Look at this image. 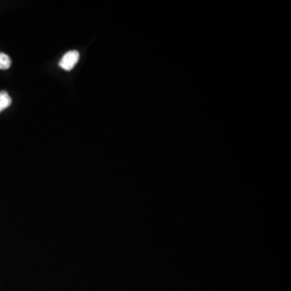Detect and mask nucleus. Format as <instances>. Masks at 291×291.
Instances as JSON below:
<instances>
[{
  "instance_id": "obj_1",
  "label": "nucleus",
  "mask_w": 291,
  "mask_h": 291,
  "mask_svg": "<svg viewBox=\"0 0 291 291\" xmlns=\"http://www.w3.org/2000/svg\"><path fill=\"white\" fill-rule=\"evenodd\" d=\"M79 60H80V53L77 50H70L64 54L62 59L60 60L58 65L63 70L70 71L74 69L76 64L78 63Z\"/></svg>"
},
{
  "instance_id": "obj_3",
  "label": "nucleus",
  "mask_w": 291,
  "mask_h": 291,
  "mask_svg": "<svg viewBox=\"0 0 291 291\" xmlns=\"http://www.w3.org/2000/svg\"><path fill=\"white\" fill-rule=\"evenodd\" d=\"M12 66V59L8 54L0 53V70H8Z\"/></svg>"
},
{
  "instance_id": "obj_2",
  "label": "nucleus",
  "mask_w": 291,
  "mask_h": 291,
  "mask_svg": "<svg viewBox=\"0 0 291 291\" xmlns=\"http://www.w3.org/2000/svg\"><path fill=\"white\" fill-rule=\"evenodd\" d=\"M12 100L6 91L0 92V113L8 108L12 104Z\"/></svg>"
}]
</instances>
